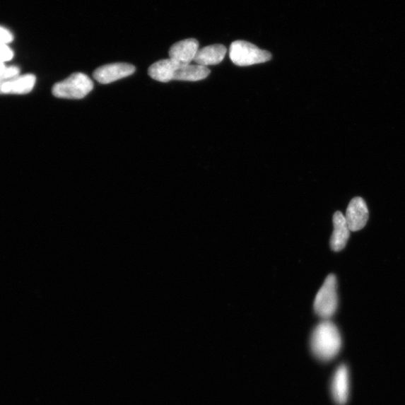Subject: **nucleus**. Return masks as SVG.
I'll return each instance as SVG.
<instances>
[{
	"instance_id": "obj_1",
	"label": "nucleus",
	"mask_w": 405,
	"mask_h": 405,
	"mask_svg": "<svg viewBox=\"0 0 405 405\" xmlns=\"http://www.w3.org/2000/svg\"><path fill=\"white\" fill-rule=\"evenodd\" d=\"M311 349L317 359L329 361L336 357L341 347V337L337 327L325 320L313 330Z\"/></svg>"
},
{
	"instance_id": "obj_2",
	"label": "nucleus",
	"mask_w": 405,
	"mask_h": 405,
	"mask_svg": "<svg viewBox=\"0 0 405 405\" xmlns=\"http://www.w3.org/2000/svg\"><path fill=\"white\" fill-rule=\"evenodd\" d=\"M94 88L93 81L83 73H74L68 78L54 85L52 93L60 99L81 100Z\"/></svg>"
},
{
	"instance_id": "obj_3",
	"label": "nucleus",
	"mask_w": 405,
	"mask_h": 405,
	"mask_svg": "<svg viewBox=\"0 0 405 405\" xmlns=\"http://www.w3.org/2000/svg\"><path fill=\"white\" fill-rule=\"evenodd\" d=\"M230 58L238 66H250L268 62L272 58L269 52L245 41H235L230 47Z\"/></svg>"
},
{
	"instance_id": "obj_4",
	"label": "nucleus",
	"mask_w": 405,
	"mask_h": 405,
	"mask_svg": "<svg viewBox=\"0 0 405 405\" xmlns=\"http://www.w3.org/2000/svg\"><path fill=\"white\" fill-rule=\"evenodd\" d=\"M338 308L337 281L334 274L329 275L317 293L314 302L315 313L328 320L333 317Z\"/></svg>"
},
{
	"instance_id": "obj_5",
	"label": "nucleus",
	"mask_w": 405,
	"mask_h": 405,
	"mask_svg": "<svg viewBox=\"0 0 405 405\" xmlns=\"http://www.w3.org/2000/svg\"><path fill=\"white\" fill-rule=\"evenodd\" d=\"M135 70L136 69L129 64H107L96 69L93 72V78L100 83L108 84L133 75Z\"/></svg>"
},
{
	"instance_id": "obj_6",
	"label": "nucleus",
	"mask_w": 405,
	"mask_h": 405,
	"mask_svg": "<svg viewBox=\"0 0 405 405\" xmlns=\"http://www.w3.org/2000/svg\"><path fill=\"white\" fill-rule=\"evenodd\" d=\"M346 219L351 231L363 229L369 219V210L365 201L360 197L354 198L350 202Z\"/></svg>"
},
{
	"instance_id": "obj_7",
	"label": "nucleus",
	"mask_w": 405,
	"mask_h": 405,
	"mask_svg": "<svg viewBox=\"0 0 405 405\" xmlns=\"http://www.w3.org/2000/svg\"><path fill=\"white\" fill-rule=\"evenodd\" d=\"M199 51V43L194 39H187L172 45L169 57L180 65L191 64Z\"/></svg>"
},
{
	"instance_id": "obj_8",
	"label": "nucleus",
	"mask_w": 405,
	"mask_h": 405,
	"mask_svg": "<svg viewBox=\"0 0 405 405\" xmlns=\"http://www.w3.org/2000/svg\"><path fill=\"white\" fill-rule=\"evenodd\" d=\"M331 394L337 404L344 405L347 402L349 396V378L346 365L339 366L336 371L331 384Z\"/></svg>"
},
{
	"instance_id": "obj_9",
	"label": "nucleus",
	"mask_w": 405,
	"mask_h": 405,
	"mask_svg": "<svg viewBox=\"0 0 405 405\" xmlns=\"http://www.w3.org/2000/svg\"><path fill=\"white\" fill-rule=\"evenodd\" d=\"M36 78L31 74L0 81V94H28L33 90Z\"/></svg>"
},
{
	"instance_id": "obj_10",
	"label": "nucleus",
	"mask_w": 405,
	"mask_h": 405,
	"mask_svg": "<svg viewBox=\"0 0 405 405\" xmlns=\"http://www.w3.org/2000/svg\"><path fill=\"white\" fill-rule=\"evenodd\" d=\"M334 230L330 240V247L334 252H340L346 247L350 237V229L346 217L341 212H336L334 216Z\"/></svg>"
},
{
	"instance_id": "obj_11",
	"label": "nucleus",
	"mask_w": 405,
	"mask_h": 405,
	"mask_svg": "<svg viewBox=\"0 0 405 405\" xmlns=\"http://www.w3.org/2000/svg\"><path fill=\"white\" fill-rule=\"evenodd\" d=\"M227 48L223 45H213L205 47L199 50L194 61L200 66L218 65L223 62Z\"/></svg>"
},
{
	"instance_id": "obj_12",
	"label": "nucleus",
	"mask_w": 405,
	"mask_h": 405,
	"mask_svg": "<svg viewBox=\"0 0 405 405\" xmlns=\"http://www.w3.org/2000/svg\"><path fill=\"white\" fill-rule=\"evenodd\" d=\"M178 64L169 59H162L153 64L148 69L149 76L154 80L168 83L174 80Z\"/></svg>"
},
{
	"instance_id": "obj_13",
	"label": "nucleus",
	"mask_w": 405,
	"mask_h": 405,
	"mask_svg": "<svg viewBox=\"0 0 405 405\" xmlns=\"http://www.w3.org/2000/svg\"><path fill=\"white\" fill-rule=\"evenodd\" d=\"M211 70L200 65L179 64L174 76V80L183 81H199L210 76Z\"/></svg>"
},
{
	"instance_id": "obj_14",
	"label": "nucleus",
	"mask_w": 405,
	"mask_h": 405,
	"mask_svg": "<svg viewBox=\"0 0 405 405\" xmlns=\"http://www.w3.org/2000/svg\"><path fill=\"white\" fill-rule=\"evenodd\" d=\"M14 57V53L8 45L0 44V62L6 64L11 60Z\"/></svg>"
},
{
	"instance_id": "obj_15",
	"label": "nucleus",
	"mask_w": 405,
	"mask_h": 405,
	"mask_svg": "<svg viewBox=\"0 0 405 405\" xmlns=\"http://www.w3.org/2000/svg\"><path fill=\"white\" fill-rule=\"evenodd\" d=\"M13 35L7 29L0 27V44L8 45L13 41Z\"/></svg>"
},
{
	"instance_id": "obj_16",
	"label": "nucleus",
	"mask_w": 405,
	"mask_h": 405,
	"mask_svg": "<svg viewBox=\"0 0 405 405\" xmlns=\"http://www.w3.org/2000/svg\"><path fill=\"white\" fill-rule=\"evenodd\" d=\"M6 68V64L2 62H0V76H1Z\"/></svg>"
}]
</instances>
